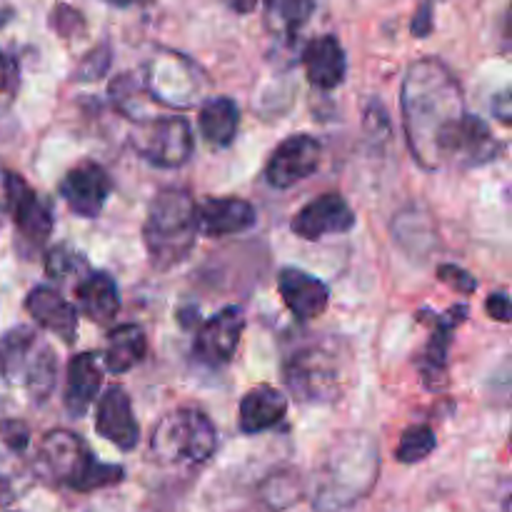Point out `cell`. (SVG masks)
I'll return each instance as SVG.
<instances>
[{"mask_svg":"<svg viewBox=\"0 0 512 512\" xmlns=\"http://www.w3.org/2000/svg\"><path fill=\"white\" fill-rule=\"evenodd\" d=\"M408 145L420 168L440 170L458 163L470 113L458 78L435 58L415 60L400 88Z\"/></svg>","mask_w":512,"mask_h":512,"instance_id":"cell-1","label":"cell"},{"mask_svg":"<svg viewBox=\"0 0 512 512\" xmlns=\"http://www.w3.org/2000/svg\"><path fill=\"white\" fill-rule=\"evenodd\" d=\"M378 470V443L365 433L343 435L328 450L315 478V512H353L375 488Z\"/></svg>","mask_w":512,"mask_h":512,"instance_id":"cell-2","label":"cell"},{"mask_svg":"<svg viewBox=\"0 0 512 512\" xmlns=\"http://www.w3.org/2000/svg\"><path fill=\"white\" fill-rule=\"evenodd\" d=\"M38 473L45 483L63 485L75 493H93V490L118 485L125 478L120 465L100 463L83 440L68 430H53L43 438L38 450Z\"/></svg>","mask_w":512,"mask_h":512,"instance_id":"cell-3","label":"cell"},{"mask_svg":"<svg viewBox=\"0 0 512 512\" xmlns=\"http://www.w3.org/2000/svg\"><path fill=\"white\" fill-rule=\"evenodd\" d=\"M198 235L195 203L188 190L168 188L155 195L143 225V243L150 263L158 270H170L190 255Z\"/></svg>","mask_w":512,"mask_h":512,"instance_id":"cell-4","label":"cell"},{"mask_svg":"<svg viewBox=\"0 0 512 512\" xmlns=\"http://www.w3.org/2000/svg\"><path fill=\"white\" fill-rule=\"evenodd\" d=\"M350 358L338 340H315L285 360V383L303 403H330L348 383Z\"/></svg>","mask_w":512,"mask_h":512,"instance_id":"cell-5","label":"cell"},{"mask_svg":"<svg viewBox=\"0 0 512 512\" xmlns=\"http://www.w3.org/2000/svg\"><path fill=\"white\" fill-rule=\"evenodd\" d=\"M218 448L215 425L203 410L183 408L168 413L155 428L150 450L155 460L165 465H200L210 460Z\"/></svg>","mask_w":512,"mask_h":512,"instance_id":"cell-6","label":"cell"},{"mask_svg":"<svg viewBox=\"0 0 512 512\" xmlns=\"http://www.w3.org/2000/svg\"><path fill=\"white\" fill-rule=\"evenodd\" d=\"M145 88H148L150 98H155L158 103L170 105V108H190L193 103H198L203 80H200L198 68L188 58L163 50L160 55L150 58L148 68H145Z\"/></svg>","mask_w":512,"mask_h":512,"instance_id":"cell-7","label":"cell"},{"mask_svg":"<svg viewBox=\"0 0 512 512\" xmlns=\"http://www.w3.org/2000/svg\"><path fill=\"white\" fill-rule=\"evenodd\" d=\"M138 150L155 168H180L193 155V130L180 115H163L145 125Z\"/></svg>","mask_w":512,"mask_h":512,"instance_id":"cell-8","label":"cell"},{"mask_svg":"<svg viewBox=\"0 0 512 512\" xmlns=\"http://www.w3.org/2000/svg\"><path fill=\"white\" fill-rule=\"evenodd\" d=\"M323 148L313 135H290L278 145L265 165V178L273 188H293L300 180L310 178L320 168Z\"/></svg>","mask_w":512,"mask_h":512,"instance_id":"cell-9","label":"cell"},{"mask_svg":"<svg viewBox=\"0 0 512 512\" xmlns=\"http://www.w3.org/2000/svg\"><path fill=\"white\" fill-rule=\"evenodd\" d=\"M245 330V315L243 308L238 305H228L220 310L218 315L208 320L203 328L195 335L193 353L200 363L210 365V368H220V365L230 363L240 345V335Z\"/></svg>","mask_w":512,"mask_h":512,"instance_id":"cell-10","label":"cell"},{"mask_svg":"<svg viewBox=\"0 0 512 512\" xmlns=\"http://www.w3.org/2000/svg\"><path fill=\"white\" fill-rule=\"evenodd\" d=\"M110 178L103 165L85 160L75 168L68 170V175L60 183V195L65 205L80 218H98L103 213L105 203L110 195Z\"/></svg>","mask_w":512,"mask_h":512,"instance_id":"cell-11","label":"cell"},{"mask_svg":"<svg viewBox=\"0 0 512 512\" xmlns=\"http://www.w3.org/2000/svg\"><path fill=\"white\" fill-rule=\"evenodd\" d=\"M355 225V213L343 195L325 193L310 200L293 218V233L303 240H320L325 235L348 233Z\"/></svg>","mask_w":512,"mask_h":512,"instance_id":"cell-12","label":"cell"},{"mask_svg":"<svg viewBox=\"0 0 512 512\" xmlns=\"http://www.w3.org/2000/svg\"><path fill=\"white\" fill-rule=\"evenodd\" d=\"M5 195H8V208L20 235L33 245H43L53 230V215H50L48 203L40 200L28 188V183L15 173H8L5 178Z\"/></svg>","mask_w":512,"mask_h":512,"instance_id":"cell-13","label":"cell"},{"mask_svg":"<svg viewBox=\"0 0 512 512\" xmlns=\"http://www.w3.org/2000/svg\"><path fill=\"white\" fill-rule=\"evenodd\" d=\"M95 430L100 438L113 443L118 450H133L140 440V425L133 415L130 395L125 388L113 385L105 390L98 403V415H95Z\"/></svg>","mask_w":512,"mask_h":512,"instance_id":"cell-14","label":"cell"},{"mask_svg":"<svg viewBox=\"0 0 512 512\" xmlns=\"http://www.w3.org/2000/svg\"><path fill=\"white\" fill-rule=\"evenodd\" d=\"M278 290L285 308L298 320H315L328 308L330 293L325 283L298 268H283L278 275Z\"/></svg>","mask_w":512,"mask_h":512,"instance_id":"cell-15","label":"cell"},{"mask_svg":"<svg viewBox=\"0 0 512 512\" xmlns=\"http://www.w3.org/2000/svg\"><path fill=\"white\" fill-rule=\"evenodd\" d=\"M255 208L248 200L240 198H210L200 208H195V225L198 233L210 238L245 233L255 225Z\"/></svg>","mask_w":512,"mask_h":512,"instance_id":"cell-16","label":"cell"},{"mask_svg":"<svg viewBox=\"0 0 512 512\" xmlns=\"http://www.w3.org/2000/svg\"><path fill=\"white\" fill-rule=\"evenodd\" d=\"M25 310L33 315V320L40 325V328L58 335L65 345L75 343V333H78V313H75L73 305H70L63 295L55 293L53 288L38 285V288L30 290L28 298H25Z\"/></svg>","mask_w":512,"mask_h":512,"instance_id":"cell-17","label":"cell"},{"mask_svg":"<svg viewBox=\"0 0 512 512\" xmlns=\"http://www.w3.org/2000/svg\"><path fill=\"white\" fill-rule=\"evenodd\" d=\"M303 68L310 83L318 90H333L345 80L348 60L345 50L335 35L313 38L303 50Z\"/></svg>","mask_w":512,"mask_h":512,"instance_id":"cell-18","label":"cell"},{"mask_svg":"<svg viewBox=\"0 0 512 512\" xmlns=\"http://www.w3.org/2000/svg\"><path fill=\"white\" fill-rule=\"evenodd\" d=\"M285 413H288V400L280 390H275L273 385H255L240 403V430L258 435L283 423Z\"/></svg>","mask_w":512,"mask_h":512,"instance_id":"cell-19","label":"cell"},{"mask_svg":"<svg viewBox=\"0 0 512 512\" xmlns=\"http://www.w3.org/2000/svg\"><path fill=\"white\" fill-rule=\"evenodd\" d=\"M103 375L93 353L73 355L68 363V383H65V408L73 418H83L98 398Z\"/></svg>","mask_w":512,"mask_h":512,"instance_id":"cell-20","label":"cell"},{"mask_svg":"<svg viewBox=\"0 0 512 512\" xmlns=\"http://www.w3.org/2000/svg\"><path fill=\"white\" fill-rule=\"evenodd\" d=\"M80 310L88 315L93 323H110L120 310L118 285L108 273H93L78 285Z\"/></svg>","mask_w":512,"mask_h":512,"instance_id":"cell-21","label":"cell"},{"mask_svg":"<svg viewBox=\"0 0 512 512\" xmlns=\"http://www.w3.org/2000/svg\"><path fill=\"white\" fill-rule=\"evenodd\" d=\"M240 113L230 98H213L200 108L198 128L213 148H228L238 133Z\"/></svg>","mask_w":512,"mask_h":512,"instance_id":"cell-22","label":"cell"},{"mask_svg":"<svg viewBox=\"0 0 512 512\" xmlns=\"http://www.w3.org/2000/svg\"><path fill=\"white\" fill-rule=\"evenodd\" d=\"M148 353V340L138 325H118L110 330L108 348H105V368L120 375L138 365Z\"/></svg>","mask_w":512,"mask_h":512,"instance_id":"cell-23","label":"cell"},{"mask_svg":"<svg viewBox=\"0 0 512 512\" xmlns=\"http://www.w3.org/2000/svg\"><path fill=\"white\" fill-rule=\"evenodd\" d=\"M265 25L278 38H295L308 25L315 0H263Z\"/></svg>","mask_w":512,"mask_h":512,"instance_id":"cell-24","label":"cell"},{"mask_svg":"<svg viewBox=\"0 0 512 512\" xmlns=\"http://www.w3.org/2000/svg\"><path fill=\"white\" fill-rule=\"evenodd\" d=\"M35 348V333L30 328H13L0 338V378L23 373Z\"/></svg>","mask_w":512,"mask_h":512,"instance_id":"cell-25","label":"cell"},{"mask_svg":"<svg viewBox=\"0 0 512 512\" xmlns=\"http://www.w3.org/2000/svg\"><path fill=\"white\" fill-rule=\"evenodd\" d=\"M303 498V480L293 470H280L273 473L260 485V500L270 512H283L293 508Z\"/></svg>","mask_w":512,"mask_h":512,"instance_id":"cell-26","label":"cell"},{"mask_svg":"<svg viewBox=\"0 0 512 512\" xmlns=\"http://www.w3.org/2000/svg\"><path fill=\"white\" fill-rule=\"evenodd\" d=\"M435 445H438V438H435L433 428H428V425H413V428L405 430L403 438H400L395 458L403 465L423 463V460L433 453Z\"/></svg>","mask_w":512,"mask_h":512,"instance_id":"cell-27","label":"cell"},{"mask_svg":"<svg viewBox=\"0 0 512 512\" xmlns=\"http://www.w3.org/2000/svg\"><path fill=\"white\" fill-rule=\"evenodd\" d=\"M25 385L35 400H45L55 385V358L48 348H40L30 355L25 365Z\"/></svg>","mask_w":512,"mask_h":512,"instance_id":"cell-28","label":"cell"},{"mask_svg":"<svg viewBox=\"0 0 512 512\" xmlns=\"http://www.w3.org/2000/svg\"><path fill=\"white\" fill-rule=\"evenodd\" d=\"M110 68V50L108 45H100L93 53H88V58H83V63L75 70V80L80 83H90V80H98L108 73Z\"/></svg>","mask_w":512,"mask_h":512,"instance_id":"cell-29","label":"cell"},{"mask_svg":"<svg viewBox=\"0 0 512 512\" xmlns=\"http://www.w3.org/2000/svg\"><path fill=\"white\" fill-rule=\"evenodd\" d=\"M438 278L443 280L445 285H450L455 293L470 295V293H475V288H478V280H475L468 270L458 268V265H440Z\"/></svg>","mask_w":512,"mask_h":512,"instance_id":"cell-30","label":"cell"},{"mask_svg":"<svg viewBox=\"0 0 512 512\" xmlns=\"http://www.w3.org/2000/svg\"><path fill=\"white\" fill-rule=\"evenodd\" d=\"M0 438L5 440V445H8L10 450L23 453L30 443V430L28 425L20 423V420H5V423L0 425Z\"/></svg>","mask_w":512,"mask_h":512,"instance_id":"cell-31","label":"cell"},{"mask_svg":"<svg viewBox=\"0 0 512 512\" xmlns=\"http://www.w3.org/2000/svg\"><path fill=\"white\" fill-rule=\"evenodd\" d=\"M485 310H488V315L493 320H498V323H510V315H512V305H510V298L508 293H493L488 300H485Z\"/></svg>","mask_w":512,"mask_h":512,"instance_id":"cell-32","label":"cell"},{"mask_svg":"<svg viewBox=\"0 0 512 512\" xmlns=\"http://www.w3.org/2000/svg\"><path fill=\"white\" fill-rule=\"evenodd\" d=\"M75 263H78V258H75L73 253H68L65 248H58L48 255V263L45 265H48V273L53 275V278H65V273H68Z\"/></svg>","mask_w":512,"mask_h":512,"instance_id":"cell-33","label":"cell"},{"mask_svg":"<svg viewBox=\"0 0 512 512\" xmlns=\"http://www.w3.org/2000/svg\"><path fill=\"white\" fill-rule=\"evenodd\" d=\"M430 30H433V10H430V3H423L420 5L418 15L413 18V33L418 35V38H425Z\"/></svg>","mask_w":512,"mask_h":512,"instance_id":"cell-34","label":"cell"},{"mask_svg":"<svg viewBox=\"0 0 512 512\" xmlns=\"http://www.w3.org/2000/svg\"><path fill=\"white\" fill-rule=\"evenodd\" d=\"M13 80H15L13 63H10V60L0 53V93H5V90L13 88Z\"/></svg>","mask_w":512,"mask_h":512,"instance_id":"cell-35","label":"cell"},{"mask_svg":"<svg viewBox=\"0 0 512 512\" xmlns=\"http://www.w3.org/2000/svg\"><path fill=\"white\" fill-rule=\"evenodd\" d=\"M493 110H495V115L503 120V123H508V120H510V95H508V90H503V93L495 95Z\"/></svg>","mask_w":512,"mask_h":512,"instance_id":"cell-36","label":"cell"},{"mask_svg":"<svg viewBox=\"0 0 512 512\" xmlns=\"http://www.w3.org/2000/svg\"><path fill=\"white\" fill-rule=\"evenodd\" d=\"M255 3H258V0H230V5H233L238 13H250V10L255 8Z\"/></svg>","mask_w":512,"mask_h":512,"instance_id":"cell-37","label":"cell"},{"mask_svg":"<svg viewBox=\"0 0 512 512\" xmlns=\"http://www.w3.org/2000/svg\"><path fill=\"white\" fill-rule=\"evenodd\" d=\"M10 498H13V490H10V483L3 478V475H0V505L8 503Z\"/></svg>","mask_w":512,"mask_h":512,"instance_id":"cell-38","label":"cell"},{"mask_svg":"<svg viewBox=\"0 0 512 512\" xmlns=\"http://www.w3.org/2000/svg\"><path fill=\"white\" fill-rule=\"evenodd\" d=\"M103 3L115 5V8H130V5H138L143 3V0H103Z\"/></svg>","mask_w":512,"mask_h":512,"instance_id":"cell-39","label":"cell"},{"mask_svg":"<svg viewBox=\"0 0 512 512\" xmlns=\"http://www.w3.org/2000/svg\"><path fill=\"white\" fill-rule=\"evenodd\" d=\"M10 15H13V13H10V10H0V28H3V25L8 23Z\"/></svg>","mask_w":512,"mask_h":512,"instance_id":"cell-40","label":"cell"}]
</instances>
